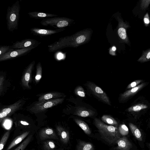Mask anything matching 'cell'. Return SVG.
I'll use <instances>...</instances> for the list:
<instances>
[{
    "mask_svg": "<svg viewBox=\"0 0 150 150\" xmlns=\"http://www.w3.org/2000/svg\"><path fill=\"white\" fill-rule=\"evenodd\" d=\"M89 33L87 30H81L72 35L59 38L58 41L48 46V51L53 52L67 47L77 48L87 41Z\"/></svg>",
    "mask_w": 150,
    "mask_h": 150,
    "instance_id": "obj_1",
    "label": "cell"
},
{
    "mask_svg": "<svg viewBox=\"0 0 150 150\" xmlns=\"http://www.w3.org/2000/svg\"><path fill=\"white\" fill-rule=\"evenodd\" d=\"M94 123L101 137L108 143H116L117 141L121 137L118 127L107 125L97 118L94 119Z\"/></svg>",
    "mask_w": 150,
    "mask_h": 150,
    "instance_id": "obj_2",
    "label": "cell"
},
{
    "mask_svg": "<svg viewBox=\"0 0 150 150\" xmlns=\"http://www.w3.org/2000/svg\"><path fill=\"white\" fill-rule=\"evenodd\" d=\"M20 10V2L18 0L12 6L8 8L6 15L7 27L10 31H13L18 29Z\"/></svg>",
    "mask_w": 150,
    "mask_h": 150,
    "instance_id": "obj_3",
    "label": "cell"
},
{
    "mask_svg": "<svg viewBox=\"0 0 150 150\" xmlns=\"http://www.w3.org/2000/svg\"><path fill=\"white\" fill-rule=\"evenodd\" d=\"M74 22V20L71 18L55 17L42 19L40 23L43 26H50L57 29L70 26Z\"/></svg>",
    "mask_w": 150,
    "mask_h": 150,
    "instance_id": "obj_4",
    "label": "cell"
},
{
    "mask_svg": "<svg viewBox=\"0 0 150 150\" xmlns=\"http://www.w3.org/2000/svg\"><path fill=\"white\" fill-rule=\"evenodd\" d=\"M63 98H57L43 101L38 102L29 109L30 111L35 114L43 112L46 109L62 103Z\"/></svg>",
    "mask_w": 150,
    "mask_h": 150,
    "instance_id": "obj_5",
    "label": "cell"
},
{
    "mask_svg": "<svg viewBox=\"0 0 150 150\" xmlns=\"http://www.w3.org/2000/svg\"><path fill=\"white\" fill-rule=\"evenodd\" d=\"M23 103V100H19L11 105L1 108L0 110V124L6 117L20 109Z\"/></svg>",
    "mask_w": 150,
    "mask_h": 150,
    "instance_id": "obj_6",
    "label": "cell"
},
{
    "mask_svg": "<svg viewBox=\"0 0 150 150\" xmlns=\"http://www.w3.org/2000/svg\"><path fill=\"white\" fill-rule=\"evenodd\" d=\"M35 48L32 47L18 49H11L5 53L0 55V62L11 59L25 55Z\"/></svg>",
    "mask_w": 150,
    "mask_h": 150,
    "instance_id": "obj_7",
    "label": "cell"
},
{
    "mask_svg": "<svg viewBox=\"0 0 150 150\" xmlns=\"http://www.w3.org/2000/svg\"><path fill=\"white\" fill-rule=\"evenodd\" d=\"M87 86L93 94L99 99L108 105H111L108 97L100 87L91 82L87 83Z\"/></svg>",
    "mask_w": 150,
    "mask_h": 150,
    "instance_id": "obj_8",
    "label": "cell"
},
{
    "mask_svg": "<svg viewBox=\"0 0 150 150\" xmlns=\"http://www.w3.org/2000/svg\"><path fill=\"white\" fill-rule=\"evenodd\" d=\"M41 43V42L35 39H26L20 41L16 42L11 47L13 49H24L30 47L35 48Z\"/></svg>",
    "mask_w": 150,
    "mask_h": 150,
    "instance_id": "obj_9",
    "label": "cell"
},
{
    "mask_svg": "<svg viewBox=\"0 0 150 150\" xmlns=\"http://www.w3.org/2000/svg\"><path fill=\"white\" fill-rule=\"evenodd\" d=\"M65 28H61L55 30L47 29L34 27L32 28L30 31L32 34L40 37H45L54 34L64 31Z\"/></svg>",
    "mask_w": 150,
    "mask_h": 150,
    "instance_id": "obj_10",
    "label": "cell"
},
{
    "mask_svg": "<svg viewBox=\"0 0 150 150\" xmlns=\"http://www.w3.org/2000/svg\"><path fill=\"white\" fill-rule=\"evenodd\" d=\"M35 61H33L27 67L22 76V84L26 88H30L29 83L30 81L32 72L35 64Z\"/></svg>",
    "mask_w": 150,
    "mask_h": 150,
    "instance_id": "obj_11",
    "label": "cell"
},
{
    "mask_svg": "<svg viewBox=\"0 0 150 150\" xmlns=\"http://www.w3.org/2000/svg\"><path fill=\"white\" fill-rule=\"evenodd\" d=\"M117 146L115 149L117 150H130L132 144L125 136L120 138L116 141Z\"/></svg>",
    "mask_w": 150,
    "mask_h": 150,
    "instance_id": "obj_12",
    "label": "cell"
},
{
    "mask_svg": "<svg viewBox=\"0 0 150 150\" xmlns=\"http://www.w3.org/2000/svg\"><path fill=\"white\" fill-rule=\"evenodd\" d=\"M39 137L41 140L48 139H58L55 133L52 129L46 128L42 129L39 133Z\"/></svg>",
    "mask_w": 150,
    "mask_h": 150,
    "instance_id": "obj_13",
    "label": "cell"
},
{
    "mask_svg": "<svg viewBox=\"0 0 150 150\" xmlns=\"http://www.w3.org/2000/svg\"><path fill=\"white\" fill-rule=\"evenodd\" d=\"M146 85L145 83H142L137 86L121 94V98L122 100H125L133 95L142 89Z\"/></svg>",
    "mask_w": 150,
    "mask_h": 150,
    "instance_id": "obj_14",
    "label": "cell"
},
{
    "mask_svg": "<svg viewBox=\"0 0 150 150\" xmlns=\"http://www.w3.org/2000/svg\"><path fill=\"white\" fill-rule=\"evenodd\" d=\"M29 16L32 18L35 19H43L58 16L57 15L39 11L30 12L28 13Z\"/></svg>",
    "mask_w": 150,
    "mask_h": 150,
    "instance_id": "obj_15",
    "label": "cell"
},
{
    "mask_svg": "<svg viewBox=\"0 0 150 150\" xmlns=\"http://www.w3.org/2000/svg\"><path fill=\"white\" fill-rule=\"evenodd\" d=\"M64 96L63 93L58 92H53L41 95L38 98L39 102L43 101L57 98Z\"/></svg>",
    "mask_w": 150,
    "mask_h": 150,
    "instance_id": "obj_16",
    "label": "cell"
},
{
    "mask_svg": "<svg viewBox=\"0 0 150 150\" xmlns=\"http://www.w3.org/2000/svg\"><path fill=\"white\" fill-rule=\"evenodd\" d=\"M95 112L89 109L83 107H77L76 108L74 115L83 117H86L92 116Z\"/></svg>",
    "mask_w": 150,
    "mask_h": 150,
    "instance_id": "obj_17",
    "label": "cell"
},
{
    "mask_svg": "<svg viewBox=\"0 0 150 150\" xmlns=\"http://www.w3.org/2000/svg\"><path fill=\"white\" fill-rule=\"evenodd\" d=\"M57 130L61 141L64 144L67 143L69 140V136L67 131L59 126L57 127Z\"/></svg>",
    "mask_w": 150,
    "mask_h": 150,
    "instance_id": "obj_18",
    "label": "cell"
},
{
    "mask_svg": "<svg viewBox=\"0 0 150 150\" xmlns=\"http://www.w3.org/2000/svg\"><path fill=\"white\" fill-rule=\"evenodd\" d=\"M29 132H26L14 139L11 142L6 150H10L13 147L21 142L29 134Z\"/></svg>",
    "mask_w": 150,
    "mask_h": 150,
    "instance_id": "obj_19",
    "label": "cell"
},
{
    "mask_svg": "<svg viewBox=\"0 0 150 150\" xmlns=\"http://www.w3.org/2000/svg\"><path fill=\"white\" fill-rule=\"evenodd\" d=\"M129 125L130 130L135 138L139 141H142V138L140 131L137 127L134 125L129 123Z\"/></svg>",
    "mask_w": 150,
    "mask_h": 150,
    "instance_id": "obj_20",
    "label": "cell"
},
{
    "mask_svg": "<svg viewBox=\"0 0 150 150\" xmlns=\"http://www.w3.org/2000/svg\"><path fill=\"white\" fill-rule=\"evenodd\" d=\"M75 122L81 128L84 133L87 135L91 133L90 128L87 124L84 121L78 119H74Z\"/></svg>",
    "mask_w": 150,
    "mask_h": 150,
    "instance_id": "obj_21",
    "label": "cell"
},
{
    "mask_svg": "<svg viewBox=\"0 0 150 150\" xmlns=\"http://www.w3.org/2000/svg\"><path fill=\"white\" fill-rule=\"evenodd\" d=\"M77 150H94L93 145L91 143L80 141L77 146Z\"/></svg>",
    "mask_w": 150,
    "mask_h": 150,
    "instance_id": "obj_22",
    "label": "cell"
},
{
    "mask_svg": "<svg viewBox=\"0 0 150 150\" xmlns=\"http://www.w3.org/2000/svg\"><path fill=\"white\" fill-rule=\"evenodd\" d=\"M101 120L103 121L110 125H116L118 124L115 119L109 115H103L101 117Z\"/></svg>",
    "mask_w": 150,
    "mask_h": 150,
    "instance_id": "obj_23",
    "label": "cell"
},
{
    "mask_svg": "<svg viewBox=\"0 0 150 150\" xmlns=\"http://www.w3.org/2000/svg\"><path fill=\"white\" fill-rule=\"evenodd\" d=\"M148 106L143 104H138L131 106L128 109V112H138L147 108Z\"/></svg>",
    "mask_w": 150,
    "mask_h": 150,
    "instance_id": "obj_24",
    "label": "cell"
},
{
    "mask_svg": "<svg viewBox=\"0 0 150 150\" xmlns=\"http://www.w3.org/2000/svg\"><path fill=\"white\" fill-rule=\"evenodd\" d=\"M32 137V135L29 136L14 150H24L30 142Z\"/></svg>",
    "mask_w": 150,
    "mask_h": 150,
    "instance_id": "obj_25",
    "label": "cell"
},
{
    "mask_svg": "<svg viewBox=\"0 0 150 150\" xmlns=\"http://www.w3.org/2000/svg\"><path fill=\"white\" fill-rule=\"evenodd\" d=\"M36 74L35 76V81L37 82L39 81L41 78L42 68L41 63L39 62L36 66Z\"/></svg>",
    "mask_w": 150,
    "mask_h": 150,
    "instance_id": "obj_26",
    "label": "cell"
},
{
    "mask_svg": "<svg viewBox=\"0 0 150 150\" xmlns=\"http://www.w3.org/2000/svg\"><path fill=\"white\" fill-rule=\"evenodd\" d=\"M10 132H6L3 136L0 141V150H2L9 137Z\"/></svg>",
    "mask_w": 150,
    "mask_h": 150,
    "instance_id": "obj_27",
    "label": "cell"
},
{
    "mask_svg": "<svg viewBox=\"0 0 150 150\" xmlns=\"http://www.w3.org/2000/svg\"><path fill=\"white\" fill-rule=\"evenodd\" d=\"M118 128L120 134L122 136H125L128 134V128L125 124L120 125Z\"/></svg>",
    "mask_w": 150,
    "mask_h": 150,
    "instance_id": "obj_28",
    "label": "cell"
},
{
    "mask_svg": "<svg viewBox=\"0 0 150 150\" xmlns=\"http://www.w3.org/2000/svg\"><path fill=\"white\" fill-rule=\"evenodd\" d=\"M43 146L45 150H52L55 148L54 143L51 141H47L44 142Z\"/></svg>",
    "mask_w": 150,
    "mask_h": 150,
    "instance_id": "obj_29",
    "label": "cell"
},
{
    "mask_svg": "<svg viewBox=\"0 0 150 150\" xmlns=\"http://www.w3.org/2000/svg\"><path fill=\"white\" fill-rule=\"evenodd\" d=\"M75 93L77 95L82 97H85V94L83 88L81 86H78L75 89Z\"/></svg>",
    "mask_w": 150,
    "mask_h": 150,
    "instance_id": "obj_30",
    "label": "cell"
},
{
    "mask_svg": "<svg viewBox=\"0 0 150 150\" xmlns=\"http://www.w3.org/2000/svg\"><path fill=\"white\" fill-rule=\"evenodd\" d=\"M11 49V46H0V55L6 53Z\"/></svg>",
    "mask_w": 150,
    "mask_h": 150,
    "instance_id": "obj_31",
    "label": "cell"
},
{
    "mask_svg": "<svg viewBox=\"0 0 150 150\" xmlns=\"http://www.w3.org/2000/svg\"><path fill=\"white\" fill-rule=\"evenodd\" d=\"M119 36L122 39L124 40L126 37V33L125 30L123 28H120L118 30Z\"/></svg>",
    "mask_w": 150,
    "mask_h": 150,
    "instance_id": "obj_32",
    "label": "cell"
},
{
    "mask_svg": "<svg viewBox=\"0 0 150 150\" xmlns=\"http://www.w3.org/2000/svg\"><path fill=\"white\" fill-rule=\"evenodd\" d=\"M143 81L142 80H137L131 83L128 85L127 87V89H130L137 86L139 84Z\"/></svg>",
    "mask_w": 150,
    "mask_h": 150,
    "instance_id": "obj_33",
    "label": "cell"
},
{
    "mask_svg": "<svg viewBox=\"0 0 150 150\" xmlns=\"http://www.w3.org/2000/svg\"><path fill=\"white\" fill-rule=\"evenodd\" d=\"M4 78L2 76H0V93L1 92L3 86Z\"/></svg>",
    "mask_w": 150,
    "mask_h": 150,
    "instance_id": "obj_34",
    "label": "cell"
},
{
    "mask_svg": "<svg viewBox=\"0 0 150 150\" xmlns=\"http://www.w3.org/2000/svg\"><path fill=\"white\" fill-rule=\"evenodd\" d=\"M21 122L22 124L24 125H29V124L26 121H21Z\"/></svg>",
    "mask_w": 150,
    "mask_h": 150,
    "instance_id": "obj_35",
    "label": "cell"
},
{
    "mask_svg": "<svg viewBox=\"0 0 150 150\" xmlns=\"http://www.w3.org/2000/svg\"><path fill=\"white\" fill-rule=\"evenodd\" d=\"M144 21L145 23L146 24H149V21L148 19L145 18L144 19Z\"/></svg>",
    "mask_w": 150,
    "mask_h": 150,
    "instance_id": "obj_36",
    "label": "cell"
},
{
    "mask_svg": "<svg viewBox=\"0 0 150 150\" xmlns=\"http://www.w3.org/2000/svg\"><path fill=\"white\" fill-rule=\"evenodd\" d=\"M146 58L147 59H149V58H150V52H149L148 53V54L146 55Z\"/></svg>",
    "mask_w": 150,
    "mask_h": 150,
    "instance_id": "obj_37",
    "label": "cell"
},
{
    "mask_svg": "<svg viewBox=\"0 0 150 150\" xmlns=\"http://www.w3.org/2000/svg\"><path fill=\"white\" fill-rule=\"evenodd\" d=\"M112 50L115 51L116 50V48L115 47H113L112 48Z\"/></svg>",
    "mask_w": 150,
    "mask_h": 150,
    "instance_id": "obj_38",
    "label": "cell"
}]
</instances>
